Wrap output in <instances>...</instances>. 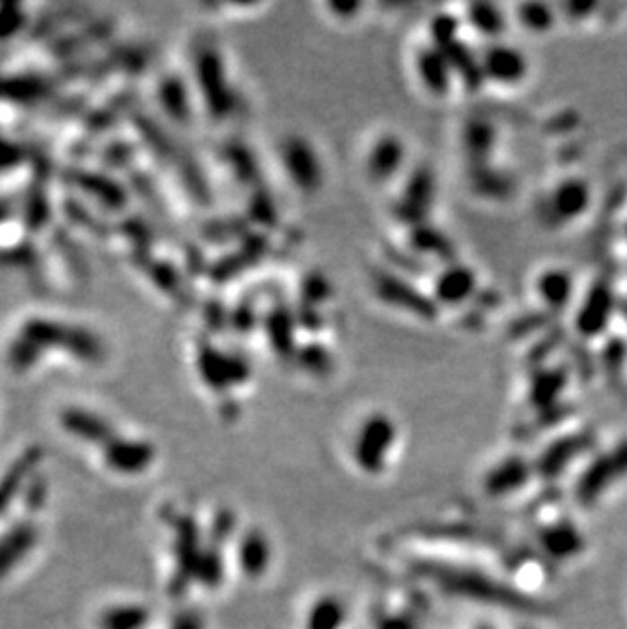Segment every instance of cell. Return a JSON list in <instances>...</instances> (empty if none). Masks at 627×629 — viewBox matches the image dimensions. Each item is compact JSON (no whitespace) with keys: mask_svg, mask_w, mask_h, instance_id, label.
Listing matches in <instances>:
<instances>
[{"mask_svg":"<svg viewBox=\"0 0 627 629\" xmlns=\"http://www.w3.org/2000/svg\"><path fill=\"white\" fill-rule=\"evenodd\" d=\"M396 422L385 414H373L361 424L354 434L353 459L367 475H381L396 446Z\"/></svg>","mask_w":627,"mask_h":629,"instance_id":"obj_1","label":"cell"},{"mask_svg":"<svg viewBox=\"0 0 627 629\" xmlns=\"http://www.w3.org/2000/svg\"><path fill=\"white\" fill-rule=\"evenodd\" d=\"M176 529V542H173V555H176V574L170 581V593H186L190 581H194L196 564L202 555L200 548V529L190 515H179L173 520Z\"/></svg>","mask_w":627,"mask_h":629,"instance_id":"obj_2","label":"cell"},{"mask_svg":"<svg viewBox=\"0 0 627 629\" xmlns=\"http://www.w3.org/2000/svg\"><path fill=\"white\" fill-rule=\"evenodd\" d=\"M481 74L497 84H518L527 75V57L519 48L503 41L491 43L479 59Z\"/></svg>","mask_w":627,"mask_h":629,"instance_id":"obj_3","label":"cell"},{"mask_svg":"<svg viewBox=\"0 0 627 629\" xmlns=\"http://www.w3.org/2000/svg\"><path fill=\"white\" fill-rule=\"evenodd\" d=\"M285 171L290 173L293 184L300 189H316L322 184V162L316 151L306 139L292 136L285 141L282 149Z\"/></svg>","mask_w":627,"mask_h":629,"instance_id":"obj_4","label":"cell"},{"mask_svg":"<svg viewBox=\"0 0 627 629\" xmlns=\"http://www.w3.org/2000/svg\"><path fill=\"white\" fill-rule=\"evenodd\" d=\"M627 473V444L595 462L588 471L580 476L577 485V497L583 505H591L599 499L611 483Z\"/></svg>","mask_w":627,"mask_h":629,"instance_id":"obj_5","label":"cell"},{"mask_svg":"<svg viewBox=\"0 0 627 629\" xmlns=\"http://www.w3.org/2000/svg\"><path fill=\"white\" fill-rule=\"evenodd\" d=\"M104 460H107V465L112 471L123 475H139L155 460V449L143 441L112 438L104 446Z\"/></svg>","mask_w":627,"mask_h":629,"instance_id":"obj_6","label":"cell"},{"mask_svg":"<svg viewBox=\"0 0 627 629\" xmlns=\"http://www.w3.org/2000/svg\"><path fill=\"white\" fill-rule=\"evenodd\" d=\"M271 560H274V548L269 537L257 528L247 529L239 542V566L245 577L251 581L261 579L269 572Z\"/></svg>","mask_w":627,"mask_h":629,"instance_id":"obj_7","label":"cell"},{"mask_svg":"<svg viewBox=\"0 0 627 629\" xmlns=\"http://www.w3.org/2000/svg\"><path fill=\"white\" fill-rule=\"evenodd\" d=\"M62 426L67 434L92 444L107 446L115 438V428L110 426L109 420L80 407L65 409L62 414Z\"/></svg>","mask_w":627,"mask_h":629,"instance_id":"obj_8","label":"cell"},{"mask_svg":"<svg viewBox=\"0 0 627 629\" xmlns=\"http://www.w3.org/2000/svg\"><path fill=\"white\" fill-rule=\"evenodd\" d=\"M37 544V528L29 521H19L0 536V579L13 572Z\"/></svg>","mask_w":627,"mask_h":629,"instance_id":"obj_9","label":"cell"},{"mask_svg":"<svg viewBox=\"0 0 627 629\" xmlns=\"http://www.w3.org/2000/svg\"><path fill=\"white\" fill-rule=\"evenodd\" d=\"M41 462V449H29L13 462L9 471L0 479V515L9 510L14 497L25 491L27 483L33 479V471Z\"/></svg>","mask_w":627,"mask_h":629,"instance_id":"obj_10","label":"cell"},{"mask_svg":"<svg viewBox=\"0 0 627 629\" xmlns=\"http://www.w3.org/2000/svg\"><path fill=\"white\" fill-rule=\"evenodd\" d=\"M452 74H455V62L440 48H430L418 57V75L430 92L444 94L452 86Z\"/></svg>","mask_w":627,"mask_h":629,"instance_id":"obj_11","label":"cell"},{"mask_svg":"<svg viewBox=\"0 0 627 629\" xmlns=\"http://www.w3.org/2000/svg\"><path fill=\"white\" fill-rule=\"evenodd\" d=\"M540 544H542V550L546 552L548 556L558 560L577 556L579 552L585 548L583 536H580L577 528L566 524V521L544 529L540 534Z\"/></svg>","mask_w":627,"mask_h":629,"instance_id":"obj_12","label":"cell"},{"mask_svg":"<svg viewBox=\"0 0 627 629\" xmlns=\"http://www.w3.org/2000/svg\"><path fill=\"white\" fill-rule=\"evenodd\" d=\"M404 143L397 139V136H381L379 141L375 143L371 153H369V173H371L373 178H381L388 179L394 176L396 171H399L404 163Z\"/></svg>","mask_w":627,"mask_h":629,"instance_id":"obj_13","label":"cell"},{"mask_svg":"<svg viewBox=\"0 0 627 629\" xmlns=\"http://www.w3.org/2000/svg\"><path fill=\"white\" fill-rule=\"evenodd\" d=\"M530 468L521 459H508L501 465H497L493 471L487 475L485 491L491 497L509 495L511 491L519 489L526 483Z\"/></svg>","mask_w":627,"mask_h":629,"instance_id":"obj_14","label":"cell"},{"mask_svg":"<svg viewBox=\"0 0 627 629\" xmlns=\"http://www.w3.org/2000/svg\"><path fill=\"white\" fill-rule=\"evenodd\" d=\"M475 290V275L463 265H455L440 273L436 282V298L447 304H460Z\"/></svg>","mask_w":627,"mask_h":629,"instance_id":"obj_15","label":"cell"},{"mask_svg":"<svg viewBox=\"0 0 627 629\" xmlns=\"http://www.w3.org/2000/svg\"><path fill=\"white\" fill-rule=\"evenodd\" d=\"M149 609L143 605H118L102 613L100 629H145Z\"/></svg>","mask_w":627,"mask_h":629,"instance_id":"obj_16","label":"cell"},{"mask_svg":"<svg viewBox=\"0 0 627 629\" xmlns=\"http://www.w3.org/2000/svg\"><path fill=\"white\" fill-rule=\"evenodd\" d=\"M468 22L475 31L485 37H500L505 31L508 19L495 4H475L468 9Z\"/></svg>","mask_w":627,"mask_h":629,"instance_id":"obj_17","label":"cell"},{"mask_svg":"<svg viewBox=\"0 0 627 629\" xmlns=\"http://www.w3.org/2000/svg\"><path fill=\"white\" fill-rule=\"evenodd\" d=\"M344 621L343 603L335 597H322L308 613V629H341Z\"/></svg>","mask_w":627,"mask_h":629,"instance_id":"obj_18","label":"cell"},{"mask_svg":"<svg viewBox=\"0 0 627 629\" xmlns=\"http://www.w3.org/2000/svg\"><path fill=\"white\" fill-rule=\"evenodd\" d=\"M222 574H224V564H222L221 552H218L216 548L202 550L198 564H196L194 581L202 582V585L208 587V589H216L218 585H221Z\"/></svg>","mask_w":627,"mask_h":629,"instance_id":"obj_19","label":"cell"},{"mask_svg":"<svg viewBox=\"0 0 627 629\" xmlns=\"http://www.w3.org/2000/svg\"><path fill=\"white\" fill-rule=\"evenodd\" d=\"M574 452H579V442H562L554 446L553 450L548 452V457L542 462V475H556L561 468L570 460Z\"/></svg>","mask_w":627,"mask_h":629,"instance_id":"obj_20","label":"cell"},{"mask_svg":"<svg viewBox=\"0 0 627 629\" xmlns=\"http://www.w3.org/2000/svg\"><path fill=\"white\" fill-rule=\"evenodd\" d=\"M538 292L542 295V300H546L548 304H558V301H562L566 293L562 275H558V273H546V275H542Z\"/></svg>","mask_w":627,"mask_h":629,"instance_id":"obj_21","label":"cell"},{"mask_svg":"<svg viewBox=\"0 0 627 629\" xmlns=\"http://www.w3.org/2000/svg\"><path fill=\"white\" fill-rule=\"evenodd\" d=\"M22 499H25L27 510L31 511L41 510L45 499H48V481H45L41 475L33 476V479L27 483L25 491H22Z\"/></svg>","mask_w":627,"mask_h":629,"instance_id":"obj_22","label":"cell"},{"mask_svg":"<svg viewBox=\"0 0 627 629\" xmlns=\"http://www.w3.org/2000/svg\"><path fill=\"white\" fill-rule=\"evenodd\" d=\"M232 532V518L229 513H221L213 524V540L214 542H224L226 537Z\"/></svg>","mask_w":627,"mask_h":629,"instance_id":"obj_23","label":"cell"},{"mask_svg":"<svg viewBox=\"0 0 627 629\" xmlns=\"http://www.w3.org/2000/svg\"><path fill=\"white\" fill-rule=\"evenodd\" d=\"M202 617L196 611H181L173 619L171 629H202Z\"/></svg>","mask_w":627,"mask_h":629,"instance_id":"obj_24","label":"cell"}]
</instances>
